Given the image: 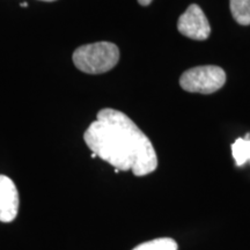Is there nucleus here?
<instances>
[{
    "mask_svg": "<svg viewBox=\"0 0 250 250\" xmlns=\"http://www.w3.org/2000/svg\"><path fill=\"white\" fill-rule=\"evenodd\" d=\"M226 83V73L221 67L206 65L190 68L180 78V85L189 93L212 94Z\"/></svg>",
    "mask_w": 250,
    "mask_h": 250,
    "instance_id": "obj_3",
    "label": "nucleus"
},
{
    "mask_svg": "<svg viewBox=\"0 0 250 250\" xmlns=\"http://www.w3.org/2000/svg\"><path fill=\"white\" fill-rule=\"evenodd\" d=\"M152 1H153V0H138V2L142 6H148Z\"/></svg>",
    "mask_w": 250,
    "mask_h": 250,
    "instance_id": "obj_9",
    "label": "nucleus"
},
{
    "mask_svg": "<svg viewBox=\"0 0 250 250\" xmlns=\"http://www.w3.org/2000/svg\"><path fill=\"white\" fill-rule=\"evenodd\" d=\"M234 20L242 26L250 24V0H229Z\"/></svg>",
    "mask_w": 250,
    "mask_h": 250,
    "instance_id": "obj_6",
    "label": "nucleus"
},
{
    "mask_svg": "<svg viewBox=\"0 0 250 250\" xmlns=\"http://www.w3.org/2000/svg\"><path fill=\"white\" fill-rule=\"evenodd\" d=\"M177 29L183 36L196 41H204L211 34L208 18L203 9L196 4L190 5L181 15L177 21Z\"/></svg>",
    "mask_w": 250,
    "mask_h": 250,
    "instance_id": "obj_4",
    "label": "nucleus"
},
{
    "mask_svg": "<svg viewBox=\"0 0 250 250\" xmlns=\"http://www.w3.org/2000/svg\"><path fill=\"white\" fill-rule=\"evenodd\" d=\"M41 1H46V2H51V1H56V0H41Z\"/></svg>",
    "mask_w": 250,
    "mask_h": 250,
    "instance_id": "obj_10",
    "label": "nucleus"
},
{
    "mask_svg": "<svg viewBox=\"0 0 250 250\" xmlns=\"http://www.w3.org/2000/svg\"><path fill=\"white\" fill-rule=\"evenodd\" d=\"M86 145L117 170H132L145 176L158 168V156L151 140L129 116L104 108L83 134Z\"/></svg>",
    "mask_w": 250,
    "mask_h": 250,
    "instance_id": "obj_1",
    "label": "nucleus"
},
{
    "mask_svg": "<svg viewBox=\"0 0 250 250\" xmlns=\"http://www.w3.org/2000/svg\"><path fill=\"white\" fill-rule=\"evenodd\" d=\"M19 192L13 181L0 175V221L11 223L18 215Z\"/></svg>",
    "mask_w": 250,
    "mask_h": 250,
    "instance_id": "obj_5",
    "label": "nucleus"
},
{
    "mask_svg": "<svg viewBox=\"0 0 250 250\" xmlns=\"http://www.w3.org/2000/svg\"><path fill=\"white\" fill-rule=\"evenodd\" d=\"M177 243L170 237H160L144 242L132 250H177Z\"/></svg>",
    "mask_w": 250,
    "mask_h": 250,
    "instance_id": "obj_8",
    "label": "nucleus"
},
{
    "mask_svg": "<svg viewBox=\"0 0 250 250\" xmlns=\"http://www.w3.org/2000/svg\"><path fill=\"white\" fill-rule=\"evenodd\" d=\"M78 70L87 74H101L110 71L120 61V49L111 42H96L81 45L72 56Z\"/></svg>",
    "mask_w": 250,
    "mask_h": 250,
    "instance_id": "obj_2",
    "label": "nucleus"
},
{
    "mask_svg": "<svg viewBox=\"0 0 250 250\" xmlns=\"http://www.w3.org/2000/svg\"><path fill=\"white\" fill-rule=\"evenodd\" d=\"M233 158L235 159L236 166H243L247 161H250V139L247 134L245 139L237 138L232 145Z\"/></svg>",
    "mask_w": 250,
    "mask_h": 250,
    "instance_id": "obj_7",
    "label": "nucleus"
}]
</instances>
